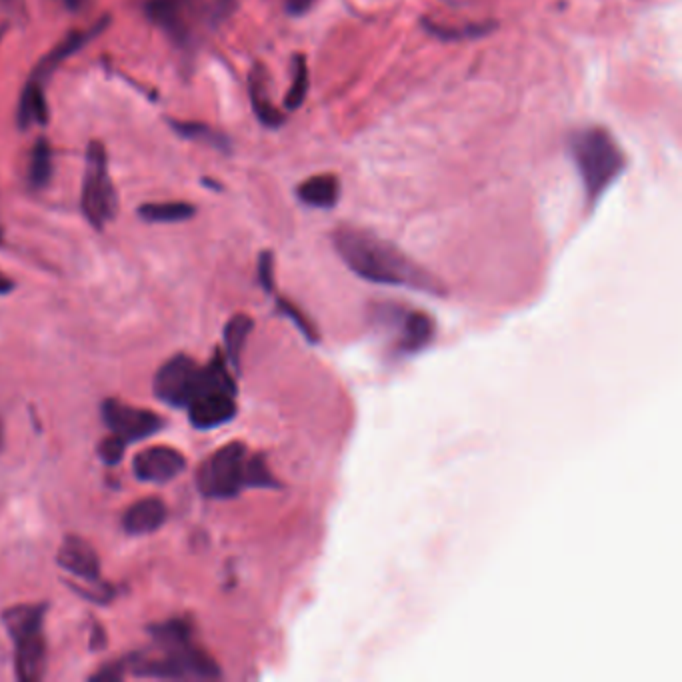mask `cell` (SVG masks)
I'll return each instance as SVG.
<instances>
[{
    "mask_svg": "<svg viewBox=\"0 0 682 682\" xmlns=\"http://www.w3.org/2000/svg\"><path fill=\"white\" fill-rule=\"evenodd\" d=\"M124 670H126V666H124L122 662L106 664L100 672H96V674L92 676V680H100V682H118V680H122Z\"/></svg>",
    "mask_w": 682,
    "mask_h": 682,
    "instance_id": "28",
    "label": "cell"
},
{
    "mask_svg": "<svg viewBox=\"0 0 682 682\" xmlns=\"http://www.w3.org/2000/svg\"><path fill=\"white\" fill-rule=\"evenodd\" d=\"M236 8V0H216L212 10H210V20L212 22H220L226 16H230V12Z\"/></svg>",
    "mask_w": 682,
    "mask_h": 682,
    "instance_id": "29",
    "label": "cell"
},
{
    "mask_svg": "<svg viewBox=\"0 0 682 682\" xmlns=\"http://www.w3.org/2000/svg\"><path fill=\"white\" fill-rule=\"evenodd\" d=\"M60 568L74 574L76 578L96 584L100 582V560L96 550L80 536H66L56 556Z\"/></svg>",
    "mask_w": 682,
    "mask_h": 682,
    "instance_id": "11",
    "label": "cell"
},
{
    "mask_svg": "<svg viewBox=\"0 0 682 682\" xmlns=\"http://www.w3.org/2000/svg\"><path fill=\"white\" fill-rule=\"evenodd\" d=\"M278 306H280V310H282V314L284 316H288L294 324H296V328L306 336V340L308 342H316L318 340V336H316V330H312V324L302 316V312L294 306V304H290V302H286V300H282V298H278Z\"/></svg>",
    "mask_w": 682,
    "mask_h": 682,
    "instance_id": "25",
    "label": "cell"
},
{
    "mask_svg": "<svg viewBox=\"0 0 682 682\" xmlns=\"http://www.w3.org/2000/svg\"><path fill=\"white\" fill-rule=\"evenodd\" d=\"M4 444V428H2V420H0V448Z\"/></svg>",
    "mask_w": 682,
    "mask_h": 682,
    "instance_id": "36",
    "label": "cell"
},
{
    "mask_svg": "<svg viewBox=\"0 0 682 682\" xmlns=\"http://www.w3.org/2000/svg\"><path fill=\"white\" fill-rule=\"evenodd\" d=\"M110 24V18L104 16L100 18V22H96L92 28L88 30H72L68 32L32 70L30 78H36L38 82H44L66 58H70L72 54H76L78 50H82V46H86L94 36H98L106 26Z\"/></svg>",
    "mask_w": 682,
    "mask_h": 682,
    "instance_id": "13",
    "label": "cell"
},
{
    "mask_svg": "<svg viewBox=\"0 0 682 682\" xmlns=\"http://www.w3.org/2000/svg\"><path fill=\"white\" fill-rule=\"evenodd\" d=\"M150 634L160 650V656L134 654L128 658V670L136 676L164 680H210L220 678V666L192 640L190 622L174 618L150 626Z\"/></svg>",
    "mask_w": 682,
    "mask_h": 682,
    "instance_id": "2",
    "label": "cell"
},
{
    "mask_svg": "<svg viewBox=\"0 0 682 682\" xmlns=\"http://www.w3.org/2000/svg\"><path fill=\"white\" fill-rule=\"evenodd\" d=\"M236 394L228 392H210L192 400L188 410V420L194 428L208 430L230 422L236 416Z\"/></svg>",
    "mask_w": 682,
    "mask_h": 682,
    "instance_id": "12",
    "label": "cell"
},
{
    "mask_svg": "<svg viewBox=\"0 0 682 682\" xmlns=\"http://www.w3.org/2000/svg\"><path fill=\"white\" fill-rule=\"evenodd\" d=\"M124 448H126V442H122L120 438H116L114 434H110L108 438H104L100 444H98V454L102 458L104 464H118L122 454H124Z\"/></svg>",
    "mask_w": 682,
    "mask_h": 682,
    "instance_id": "26",
    "label": "cell"
},
{
    "mask_svg": "<svg viewBox=\"0 0 682 682\" xmlns=\"http://www.w3.org/2000/svg\"><path fill=\"white\" fill-rule=\"evenodd\" d=\"M258 280L266 292H272L274 286V258L272 252H262L258 258Z\"/></svg>",
    "mask_w": 682,
    "mask_h": 682,
    "instance_id": "27",
    "label": "cell"
},
{
    "mask_svg": "<svg viewBox=\"0 0 682 682\" xmlns=\"http://www.w3.org/2000/svg\"><path fill=\"white\" fill-rule=\"evenodd\" d=\"M568 150L578 170L586 204L594 208L624 172L626 156L614 136L602 126L576 130L568 140Z\"/></svg>",
    "mask_w": 682,
    "mask_h": 682,
    "instance_id": "5",
    "label": "cell"
},
{
    "mask_svg": "<svg viewBox=\"0 0 682 682\" xmlns=\"http://www.w3.org/2000/svg\"><path fill=\"white\" fill-rule=\"evenodd\" d=\"M96 640H98V646H102V644H104V632H102V628H100V626H96V624H94V632H92V646L96 644Z\"/></svg>",
    "mask_w": 682,
    "mask_h": 682,
    "instance_id": "32",
    "label": "cell"
},
{
    "mask_svg": "<svg viewBox=\"0 0 682 682\" xmlns=\"http://www.w3.org/2000/svg\"><path fill=\"white\" fill-rule=\"evenodd\" d=\"M2 34H4V28H0V38H2Z\"/></svg>",
    "mask_w": 682,
    "mask_h": 682,
    "instance_id": "37",
    "label": "cell"
},
{
    "mask_svg": "<svg viewBox=\"0 0 682 682\" xmlns=\"http://www.w3.org/2000/svg\"><path fill=\"white\" fill-rule=\"evenodd\" d=\"M80 206L86 220L102 230L118 210L116 188L108 176L106 150L100 140H92L86 148V166H84V182L80 194Z\"/></svg>",
    "mask_w": 682,
    "mask_h": 682,
    "instance_id": "7",
    "label": "cell"
},
{
    "mask_svg": "<svg viewBox=\"0 0 682 682\" xmlns=\"http://www.w3.org/2000/svg\"><path fill=\"white\" fill-rule=\"evenodd\" d=\"M316 0H284V8L290 16H302L306 14Z\"/></svg>",
    "mask_w": 682,
    "mask_h": 682,
    "instance_id": "30",
    "label": "cell"
},
{
    "mask_svg": "<svg viewBox=\"0 0 682 682\" xmlns=\"http://www.w3.org/2000/svg\"><path fill=\"white\" fill-rule=\"evenodd\" d=\"M248 96L252 110L262 126L278 128L284 124V114L270 102L268 76L262 64H254L248 74Z\"/></svg>",
    "mask_w": 682,
    "mask_h": 682,
    "instance_id": "15",
    "label": "cell"
},
{
    "mask_svg": "<svg viewBox=\"0 0 682 682\" xmlns=\"http://www.w3.org/2000/svg\"><path fill=\"white\" fill-rule=\"evenodd\" d=\"M422 26H424V30L430 36H436L440 40L480 38V36H486V34H490L494 30V24H470V26H464V28H448V26H442V24H436V22H430V20H422Z\"/></svg>",
    "mask_w": 682,
    "mask_h": 682,
    "instance_id": "24",
    "label": "cell"
},
{
    "mask_svg": "<svg viewBox=\"0 0 682 682\" xmlns=\"http://www.w3.org/2000/svg\"><path fill=\"white\" fill-rule=\"evenodd\" d=\"M2 2L6 4V8H12V10H14V8H18V4H20L18 0H2Z\"/></svg>",
    "mask_w": 682,
    "mask_h": 682,
    "instance_id": "35",
    "label": "cell"
},
{
    "mask_svg": "<svg viewBox=\"0 0 682 682\" xmlns=\"http://www.w3.org/2000/svg\"><path fill=\"white\" fill-rule=\"evenodd\" d=\"M296 196L306 206L328 210L336 206L340 198V182L334 174L310 176L296 186Z\"/></svg>",
    "mask_w": 682,
    "mask_h": 682,
    "instance_id": "17",
    "label": "cell"
},
{
    "mask_svg": "<svg viewBox=\"0 0 682 682\" xmlns=\"http://www.w3.org/2000/svg\"><path fill=\"white\" fill-rule=\"evenodd\" d=\"M152 388L164 404L186 408L192 400L210 392L236 394V380L228 370V360L216 350L206 366L186 354L172 356L154 374Z\"/></svg>",
    "mask_w": 682,
    "mask_h": 682,
    "instance_id": "4",
    "label": "cell"
},
{
    "mask_svg": "<svg viewBox=\"0 0 682 682\" xmlns=\"http://www.w3.org/2000/svg\"><path fill=\"white\" fill-rule=\"evenodd\" d=\"M172 130L182 136V138H188V140H204L208 142L210 146L214 148H220V150H228L230 148V140L220 134L218 130L210 128L208 124H202V122H192V120H168Z\"/></svg>",
    "mask_w": 682,
    "mask_h": 682,
    "instance_id": "22",
    "label": "cell"
},
{
    "mask_svg": "<svg viewBox=\"0 0 682 682\" xmlns=\"http://www.w3.org/2000/svg\"><path fill=\"white\" fill-rule=\"evenodd\" d=\"M52 178V148L50 142L40 136L36 138L32 152H30V160H28V184L30 188L38 190L44 188Z\"/></svg>",
    "mask_w": 682,
    "mask_h": 682,
    "instance_id": "20",
    "label": "cell"
},
{
    "mask_svg": "<svg viewBox=\"0 0 682 682\" xmlns=\"http://www.w3.org/2000/svg\"><path fill=\"white\" fill-rule=\"evenodd\" d=\"M196 486L202 496L226 500L242 488H280L264 456L248 454L242 442H230L210 454L196 472Z\"/></svg>",
    "mask_w": 682,
    "mask_h": 682,
    "instance_id": "3",
    "label": "cell"
},
{
    "mask_svg": "<svg viewBox=\"0 0 682 682\" xmlns=\"http://www.w3.org/2000/svg\"><path fill=\"white\" fill-rule=\"evenodd\" d=\"M62 2H64V6H66L68 10H78V8L84 6L86 0H62Z\"/></svg>",
    "mask_w": 682,
    "mask_h": 682,
    "instance_id": "33",
    "label": "cell"
},
{
    "mask_svg": "<svg viewBox=\"0 0 682 682\" xmlns=\"http://www.w3.org/2000/svg\"><path fill=\"white\" fill-rule=\"evenodd\" d=\"M252 326L254 322L246 314H234L224 326V358L236 372L240 370V356Z\"/></svg>",
    "mask_w": 682,
    "mask_h": 682,
    "instance_id": "19",
    "label": "cell"
},
{
    "mask_svg": "<svg viewBox=\"0 0 682 682\" xmlns=\"http://www.w3.org/2000/svg\"><path fill=\"white\" fill-rule=\"evenodd\" d=\"M308 92V66L304 54L292 56V84L286 92L284 106L286 110H298L306 98Z\"/></svg>",
    "mask_w": 682,
    "mask_h": 682,
    "instance_id": "23",
    "label": "cell"
},
{
    "mask_svg": "<svg viewBox=\"0 0 682 682\" xmlns=\"http://www.w3.org/2000/svg\"><path fill=\"white\" fill-rule=\"evenodd\" d=\"M46 604H16L2 612V624L14 644V672L22 682L40 680L46 668Z\"/></svg>",
    "mask_w": 682,
    "mask_h": 682,
    "instance_id": "6",
    "label": "cell"
},
{
    "mask_svg": "<svg viewBox=\"0 0 682 682\" xmlns=\"http://www.w3.org/2000/svg\"><path fill=\"white\" fill-rule=\"evenodd\" d=\"M186 468V458L182 452L168 446H152L134 456L132 470L142 482L164 484L176 478Z\"/></svg>",
    "mask_w": 682,
    "mask_h": 682,
    "instance_id": "10",
    "label": "cell"
},
{
    "mask_svg": "<svg viewBox=\"0 0 682 682\" xmlns=\"http://www.w3.org/2000/svg\"><path fill=\"white\" fill-rule=\"evenodd\" d=\"M196 214V208L188 202H148L138 208V216L146 222H184Z\"/></svg>",
    "mask_w": 682,
    "mask_h": 682,
    "instance_id": "21",
    "label": "cell"
},
{
    "mask_svg": "<svg viewBox=\"0 0 682 682\" xmlns=\"http://www.w3.org/2000/svg\"><path fill=\"white\" fill-rule=\"evenodd\" d=\"M332 244L342 262L362 280L434 296L444 294V284L432 272L378 234L340 226L332 232Z\"/></svg>",
    "mask_w": 682,
    "mask_h": 682,
    "instance_id": "1",
    "label": "cell"
},
{
    "mask_svg": "<svg viewBox=\"0 0 682 682\" xmlns=\"http://www.w3.org/2000/svg\"><path fill=\"white\" fill-rule=\"evenodd\" d=\"M144 12L176 44H190L198 16L196 0H146Z\"/></svg>",
    "mask_w": 682,
    "mask_h": 682,
    "instance_id": "9",
    "label": "cell"
},
{
    "mask_svg": "<svg viewBox=\"0 0 682 682\" xmlns=\"http://www.w3.org/2000/svg\"><path fill=\"white\" fill-rule=\"evenodd\" d=\"M202 184H204V186H208V188H214V190H222V186H220L218 182H214V180H208V178H204V180H202Z\"/></svg>",
    "mask_w": 682,
    "mask_h": 682,
    "instance_id": "34",
    "label": "cell"
},
{
    "mask_svg": "<svg viewBox=\"0 0 682 682\" xmlns=\"http://www.w3.org/2000/svg\"><path fill=\"white\" fill-rule=\"evenodd\" d=\"M102 420L110 428V432L126 444L156 434L164 424L158 414L124 404L116 398H108L102 402Z\"/></svg>",
    "mask_w": 682,
    "mask_h": 682,
    "instance_id": "8",
    "label": "cell"
},
{
    "mask_svg": "<svg viewBox=\"0 0 682 682\" xmlns=\"http://www.w3.org/2000/svg\"><path fill=\"white\" fill-rule=\"evenodd\" d=\"M166 520V504L160 498H142L126 508L122 526L132 536H142L158 530Z\"/></svg>",
    "mask_w": 682,
    "mask_h": 682,
    "instance_id": "16",
    "label": "cell"
},
{
    "mask_svg": "<svg viewBox=\"0 0 682 682\" xmlns=\"http://www.w3.org/2000/svg\"><path fill=\"white\" fill-rule=\"evenodd\" d=\"M48 104L44 98L42 82L36 78H28V82L22 88L18 110H16V122L22 130H28L32 124L44 126L48 122Z\"/></svg>",
    "mask_w": 682,
    "mask_h": 682,
    "instance_id": "18",
    "label": "cell"
},
{
    "mask_svg": "<svg viewBox=\"0 0 682 682\" xmlns=\"http://www.w3.org/2000/svg\"><path fill=\"white\" fill-rule=\"evenodd\" d=\"M400 314H402V318L398 324L396 348L402 354H414V352L422 350L424 346H428L430 340L434 338V332H436L430 316H426L420 310H402Z\"/></svg>",
    "mask_w": 682,
    "mask_h": 682,
    "instance_id": "14",
    "label": "cell"
},
{
    "mask_svg": "<svg viewBox=\"0 0 682 682\" xmlns=\"http://www.w3.org/2000/svg\"><path fill=\"white\" fill-rule=\"evenodd\" d=\"M12 290H14V282H12L6 274L0 272V296H2V294H8V292H12Z\"/></svg>",
    "mask_w": 682,
    "mask_h": 682,
    "instance_id": "31",
    "label": "cell"
}]
</instances>
